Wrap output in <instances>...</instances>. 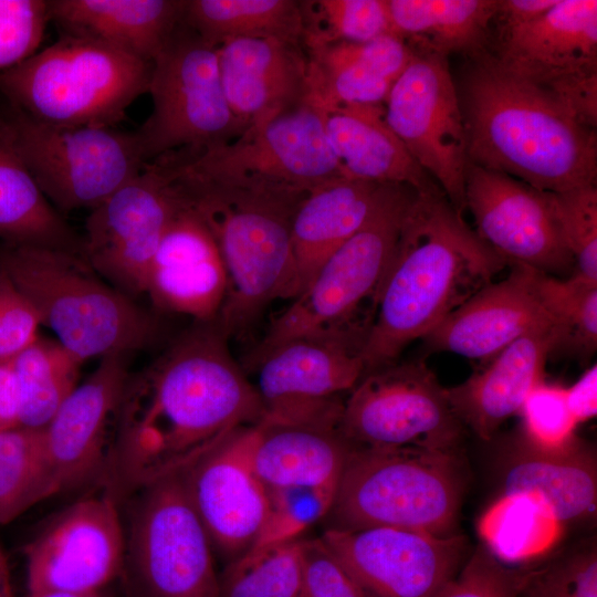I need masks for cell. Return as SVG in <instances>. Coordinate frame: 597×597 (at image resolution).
I'll return each instance as SVG.
<instances>
[{"mask_svg": "<svg viewBox=\"0 0 597 597\" xmlns=\"http://www.w3.org/2000/svg\"><path fill=\"white\" fill-rule=\"evenodd\" d=\"M263 405L216 321L195 322L128 377L106 471L116 499L181 473L232 431L258 423Z\"/></svg>", "mask_w": 597, "mask_h": 597, "instance_id": "cell-1", "label": "cell"}, {"mask_svg": "<svg viewBox=\"0 0 597 597\" xmlns=\"http://www.w3.org/2000/svg\"><path fill=\"white\" fill-rule=\"evenodd\" d=\"M505 266L441 189L416 191L373 303L360 350L365 371L396 362Z\"/></svg>", "mask_w": 597, "mask_h": 597, "instance_id": "cell-2", "label": "cell"}, {"mask_svg": "<svg viewBox=\"0 0 597 597\" xmlns=\"http://www.w3.org/2000/svg\"><path fill=\"white\" fill-rule=\"evenodd\" d=\"M465 59L455 85L468 163L548 192L596 184L597 128L502 70L486 52Z\"/></svg>", "mask_w": 597, "mask_h": 597, "instance_id": "cell-3", "label": "cell"}, {"mask_svg": "<svg viewBox=\"0 0 597 597\" xmlns=\"http://www.w3.org/2000/svg\"><path fill=\"white\" fill-rule=\"evenodd\" d=\"M0 270L31 303L40 324L82 362L127 356L158 336L155 316L104 280L80 253L6 243Z\"/></svg>", "mask_w": 597, "mask_h": 597, "instance_id": "cell-4", "label": "cell"}, {"mask_svg": "<svg viewBox=\"0 0 597 597\" xmlns=\"http://www.w3.org/2000/svg\"><path fill=\"white\" fill-rule=\"evenodd\" d=\"M212 233L228 280L217 324L229 337L247 334L268 305L289 298L291 223L305 197L241 188L181 187Z\"/></svg>", "mask_w": 597, "mask_h": 597, "instance_id": "cell-5", "label": "cell"}, {"mask_svg": "<svg viewBox=\"0 0 597 597\" xmlns=\"http://www.w3.org/2000/svg\"><path fill=\"white\" fill-rule=\"evenodd\" d=\"M153 62L101 42L61 35L18 66L0 73L8 107L56 126L116 127L148 92Z\"/></svg>", "mask_w": 597, "mask_h": 597, "instance_id": "cell-6", "label": "cell"}, {"mask_svg": "<svg viewBox=\"0 0 597 597\" xmlns=\"http://www.w3.org/2000/svg\"><path fill=\"white\" fill-rule=\"evenodd\" d=\"M464 480L460 452L353 449L326 515L327 528L454 534Z\"/></svg>", "mask_w": 597, "mask_h": 597, "instance_id": "cell-7", "label": "cell"}, {"mask_svg": "<svg viewBox=\"0 0 597 597\" xmlns=\"http://www.w3.org/2000/svg\"><path fill=\"white\" fill-rule=\"evenodd\" d=\"M326 109L307 97L248 127L233 140L192 157L165 156L188 187L241 188L306 195L345 177L326 133Z\"/></svg>", "mask_w": 597, "mask_h": 597, "instance_id": "cell-8", "label": "cell"}, {"mask_svg": "<svg viewBox=\"0 0 597 597\" xmlns=\"http://www.w3.org/2000/svg\"><path fill=\"white\" fill-rule=\"evenodd\" d=\"M417 190L391 185L374 213L320 268L306 289L272 320L250 364L293 338L359 336L360 306L375 296L392 260L406 211Z\"/></svg>", "mask_w": 597, "mask_h": 597, "instance_id": "cell-9", "label": "cell"}, {"mask_svg": "<svg viewBox=\"0 0 597 597\" xmlns=\"http://www.w3.org/2000/svg\"><path fill=\"white\" fill-rule=\"evenodd\" d=\"M217 49L180 21L154 59L147 92L153 111L135 130L147 163L192 157L247 129L224 96Z\"/></svg>", "mask_w": 597, "mask_h": 597, "instance_id": "cell-10", "label": "cell"}, {"mask_svg": "<svg viewBox=\"0 0 597 597\" xmlns=\"http://www.w3.org/2000/svg\"><path fill=\"white\" fill-rule=\"evenodd\" d=\"M2 117L17 153L59 212L92 210L147 164L135 130L50 125L10 107Z\"/></svg>", "mask_w": 597, "mask_h": 597, "instance_id": "cell-11", "label": "cell"}, {"mask_svg": "<svg viewBox=\"0 0 597 597\" xmlns=\"http://www.w3.org/2000/svg\"><path fill=\"white\" fill-rule=\"evenodd\" d=\"M485 52L502 70L597 128L596 0H558L538 19L492 33Z\"/></svg>", "mask_w": 597, "mask_h": 597, "instance_id": "cell-12", "label": "cell"}, {"mask_svg": "<svg viewBox=\"0 0 597 597\" xmlns=\"http://www.w3.org/2000/svg\"><path fill=\"white\" fill-rule=\"evenodd\" d=\"M337 429L353 449L459 452L463 425L423 362L396 360L363 374L343 400Z\"/></svg>", "mask_w": 597, "mask_h": 597, "instance_id": "cell-13", "label": "cell"}, {"mask_svg": "<svg viewBox=\"0 0 597 597\" xmlns=\"http://www.w3.org/2000/svg\"><path fill=\"white\" fill-rule=\"evenodd\" d=\"M139 492L127 561L139 597H219L213 549L181 473Z\"/></svg>", "mask_w": 597, "mask_h": 597, "instance_id": "cell-14", "label": "cell"}, {"mask_svg": "<svg viewBox=\"0 0 597 597\" xmlns=\"http://www.w3.org/2000/svg\"><path fill=\"white\" fill-rule=\"evenodd\" d=\"M384 107L390 129L462 216L468 140L449 59L415 51Z\"/></svg>", "mask_w": 597, "mask_h": 597, "instance_id": "cell-15", "label": "cell"}, {"mask_svg": "<svg viewBox=\"0 0 597 597\" xmlns=\"http://www.w3.org/2000/svg\"><path fill=\"white\" fill-rule=\"evenodd\" d=\"M186 199L159 159L93 208L85 222L82 255L127 295L144 293L153 256Z\"/></svg>", "mask_w": 597, "mask_h": 597, "instance_id": "cell-16", "label": "cell"}, {"mask_svg": "<svg viewBox=\"0 0 597 597\" xmlns=\"http://www.w3.org/2000/svg\"><path fill=\"white\" fill-rule=\"evenodd\" d=\"M362 345L358 336L300 337L251 362L261 420L337 427L343 395L365 371Z\"/></svg>", "mask_w": 597, "mask_h": 597, "instance_id": "cell-17", "label": "cell"}, {"mask_svg": "<svg viewBox=\"0 0 597 597\" xmlns=\"http://www.w3.org/2000/svg\"><path fill=\"white\" fill-rule=\"evenodd\" d=\"M321 538L367 597H433L468 549L460 534L395 527L326 528Z\"/></svg>", "mask_w": 597, "mask_h": 597, "instance_id": "cell-18", "label": "cell"}, {"mask_svg": "<svg viewBox=\"0 0 597 597\" xmlns=\"http://www.w3.org/2000/svg\"><path fill=\"white\" fill-rule=\"evenodd\" d=\"M125 546L117 499L83 498L27 545L28 591L98 593L121 572Z\"/></svg>", "mask_w": 597, "mask_h": 597, "instance_id": "cell-19", "label": "cell"}, {"mask_svg": "<svg viewBox=\"0 0 597 597\" xmlns=\"http://www.w3.org/2000/svg\"><path fill=\"white\" fill-rule=\"evenodd\" d=\"M464 200L474 231L507 265L553 276L575 268L547 191L468 163Z\"/></svg>", "mask_w": 597, "mask_h": 597, "instance_id": "cell-20", "label": "cell"}, {"mask_svg": "<svg viewBox=\"0 0 597 597\" xmlns=\"http://www.w3.org/2000/svg\"><path fill=\"white\" fill-rule=\"evenodd\" d=\"M256 434V423L241 427L181 472L213 553L226 564L255 545L268 517V490L252 465Z\"/></svg>", "mask_w": 597, "mask_h": 597, "instance_id": "cell-21", "label": "cell"}, {"mask_svg": "<svg viewBox=\"0 0 597 597\" xmlns=\"http://www.w3.org/2000/svg\"><path fill=\"white\" fill-rule=\"evenodd\" d=\"M126 355L101 358L96 369L43 427L55 493L75 489L108 469L128 370Z\"/></svg>", "mask_w": 597, "mask_h": 597, "instance_id": "cell-22", "label": "cell"}, {"mask_svg": "<svg viewBox=\"0 0 597 597\" xmlns=\"http://www.w3.org/2000/svg\"><path fill=\"white\" fill-rule=\"evenodd\" d=\"M227 289V273L216 240L200 216L186 203L153 256L144 294L159 311L186 315L193 322H212L222 307Z\"/></svg>", "mask_w": 597, "mask_h": 597, "instance_id": "cell-23", "label": "cell"}, {"mask_svg": "<svg viewBox=\"0 0 597 597\" xmlns=\"http://www.w3.org/2000/svg\"><path fill=\"white\" fill-rule=\"evenodd\" d=\"M509 266L503 280L483 286L422 338L430 349L485 363L527 332L553 324L536 292V270Z\"/></svg>", "mask_w": 597, "mask_h": 597, "instance_id": "cell-24", "label": "cell"}, {"mask_svg": "<svg viewBox=\"0 0 597 597\" xmlns=\"http://www.w3.org/2000/svg\"><path fill=\"white\" fill-rule=\"evenodd\" d=\"M217 51L224 96L247 128L306 98L308 56L300 43L241 38L223 42Z\"/></svg>", "mask_w": 597, "mask_h": 597, "instance_id": "cell-25", "label": "cell"}, {"mask_svg": "<svg viewBox=\"0 0 597 597\" xmlns=\"http://www.w3.org/2000/svg\"><path fill=\"white\" fill-rule=\"evenodd\" d=\"M556 348L553 324L534 328L485 362L468 379L446 388L449 404L463 427L482 440L492 439L544 380L546 362Z\"/></svg>", "mask_w": 597, "mask_h": 597, "instance_id": "cell-26", "label": "cell"}, {"mask_svg": "<svg viewBox=\"0 0 597 597\" xmlns=\"http://www.w3.org/2000/svg\"><path fill=\"white\" fill-rule=\"evenodd\" d=\"M391 185L396 184L339 177L305 195L291 223L290 300L300 295L324 262L362 228Z\"/></svg>", "mask_w": 597, "mask_h": 597, "instance_id": "cell-27", "label": "cell"}, {"mask_svg": "<svg viewBox=\"0 0 597 597\" xmlns=\"http://www.w3.org/2000/svg\"><path fill=\"white\" fill-rule=\"evenodd\" d=\"M307 98L326 111L349 104L384 105L415 51L386 34L367 42L305 41Z\"/></svg>", "mask_w": 597, "mask_h": 597, "instance_id": "cell-28", "label": "cell"}, {"mask_svg": "<svg viewBox=\"0 0 597 597\" xmlns=\"http://www.w3.org/2000/svg\"><path fill=\"white\" fill-rule=\"evenodd\" d=\"M504 496H525L559 524L585 519L596 510L597 465L583 440L542 449L519 438L503 473Z\"/></svg>", "mask_w": 597, "mask_h": 597, "instance_id": "cell-29", "label": "cell"}, {"mask_svg": "<svg viewBox=\"0 0 597 597\" xmlns=\"http://www.w3.org/2000/svg\"><path fill=\"white\" fill-rule=\"evenodd\" d=\"M185 0H49L61 35L85 38L153 62L182 19Z\"/></svg>", "mask_w": 597, "mask_h": 597, "instance_id": "cell-30", "label": "cell"}, {"mask_svg": "<svg viewBox=\"0 0 597 597\" xmlns=\"http://www.w3.org/2000/svg\"><path fill=\"white\" fill-rule=\"evenodd\" d=\"M253 469L266 489H335L353 448L336 426L261 420Z\"/></svg>", "mask_w": 597, "mask_h": 597, "instance_id": "cell-31", "label": "cell"}, {"mask_svg": "<svg viewBox=\"0 0 597 597\" xmlns=\"http://www.w3.org/2000/svg\"><path fill=\"white\" fill-rule=\"evenodd\" d=\"M326 133L345 177L440 189L385 119L384 105L349 104L326 111Z\"/></svg>", "mask_w": 597, "mask_h": 597, "instance_id": "cell-32", "label": "cell"}, {"mask_svg": "<svg viewBox=\"0 0 597 597\" xmlns=\"http://www.w3.org/2000/svg\"><path fill=\"white\" fill-rule=\"evenodd\" d=\"M498 0H387L390 32L413 51L448 57L486 51Z\"/></svg>", "mask_w": 597, "mask_h": 597, "instance_id": "cell-33", "label": "cell"}, {"mask_svg": "<svg viewBox=\"0 0 597 597\" xmlns=\"http://www.w3.org/2000/svg\"><path fill=\"white\" fill-rule=\"evenodd\" d=\"M0 238L82 254V240L41 192L17 153L0 112Z\"/></svg>", "mask_w": 597, "mask_h": 597, "instance_id": "cell-34", "label": "cell"}, {"mask_svg": "<svg viewBox=\"0 0 597 597\" xmlns=\"http://www.w3.org/2000/svg\"><path fill=\"white\" fill-rule=\"evenodd\" d=\"M181 21L216 48L241 38L302 44L307 33L303 2L294 0H185Z\"/></svg>", "mask_w": 597, "mask_h": 597, "instance_id": "cell-35", "label": "cell"}, {"mask_svg": "<svg viewBox=\"0 0 597 597\" xmlns=\"http://www.w3.org/2000/svg\"><path fill=\"white\" fill-rule=\"evenodd\" d=\"M20 399V426L43 428L76 388L83 362L56 339L36 336L7 359Z\"/></svg>", "mask_w": 597, "mask_h": 597, "instance_id": "cell-36", "label": "cell"}, {"mask_svg": "<svg viewBox=\"0 0 597 597\" xmlns=\"http://www.w3.org/2000/svg\"><path fill=\"white\" fill-rule=\"evenodd\" d=\"M56 494L43 428L17 427L0 432V524Z\"/></svg>", "mask_w": 597, "mask_h": 597, "instance_id": "cell-37", "label": "cell"}, {"mask_svg": "<svg viewBox=\"0 0 597 597\" xmlns=\"http://www.w3.org/2000/svg\"><path fill=\"white\" fill-rule=\"evenodd\" d=\"M302 575V540L255 546L226 564L219 597H298Z\"/></svg>", "mask_w": 597, "mask_h": 597, "instance_id": "cell-38", "label": "cell"}, {"mask_svg": "<svg viewBox=\"0 0 597 597\" xmlns=\"http://www.w3.org/2000/svg\"><path fill=\"white\" fill-rule=\"evenodd\" d=\"M540 301L557 334L556 350H568L582 358L597 347V281L576 272L559 277L536 271Z\"/></svg>", "mask_w": 597, "mask_h": 597, "instance_id": "cell-39", "label": "cell"}, {"mask_svg": "<svg viewBox=\"0 0 597 597\" xmlns=\"http://www.w3.org/2000/svg\"><path fill=\"white\" fill-rule=\"evenodd\" d=\"M558 525L535 501L503 496L485 514L482 532L496 557L523 559L545 549L556 538Z\"/></svg>", "mask_w": 597, "mask_h": 597, "instance_id": "cell-40", "label": "cell"}, {"mask_svg": "<svg viewBox=\"0 0 597 597\" xmlns=\"http://www.w3.org/2000/svg\"><path fill=\"white\" fill-rule=\"evenodd\" d=\"M307 2L305 41L367 42L391 34L387 0H320ZM304 41V42H305Z\"/></svg>", "mask_w": 597, "mask_h": 597, "instance_id": "cell-41", "label": "cell"}, {"mask_svg": "<svg viewBox=\"0 0 597 597\" xmlns=\"http://www.w3.org/2000/svg\"><path fill=\"white\" fill-rule=\"evenodd\" d=\"M548 198L575 272L597 281V184L548 192Z\"/></svg>", "mask_w": 597, "mask_h": 597, "instance_id": "cell-42", "label": "cell"}, {"mask_svg": "<svg viewBox=\"0 0 597 597\" xmlns=\"http://www.w3.org/2000/svg\"><path fill=\"white\" fill-rule=\"evenodd\" d=\"M269 512L255 546L298 540V536L324 519L334 502L335 489H266Z\"/></svg>", "mask_w": 597, "mask_h": 597, "instance_id": "cell-43", "label": "cell"}, {"mask_svg": "<svg viewBox=\"0 0 597 597\" xmlns=\"http://www.w3.org/2000/svg\"><path fill=\"white\" fill-rule=\"evenodd\" d=\"M520 438L542 449H557L575 441L577 422L570 415L565 387L542 380L527 396L519 413Z\"/></svg>", "mask_w": 597, "mask_h": 597, "instance_id": "cell-44", "label": "cell"}, {"mask_svg": "<svg viewBox=\"0 0 597 597\" xmlns=\"http://www.w3.org/2000/svg\"><path fill=\"white\" fill-rule=\"evenodd\" d=\"M49 21V0H0V73L39 51Z\"/></svg>", "mask_w": 597, "mask_h": 597, "instance_id": "cell-45", "label": "cell"}, {"mask_svg": "<svg viewBox=\"0 0 597 597\" xmlns=\"http://www.w3.org/2000/svg\"><path fill=\"white\" fill-rule=\"evenodd\" d=\"M519 597H597L596 549H578L527 576Z\"/></svg>", "mask_w": 597, "mask_h": 597, "instance_id": "cell-46", "label": "cell"}, {"mask_svg": "<svg viewBox=\"0 0 597 597\" xmlns=\"http://www.w3.org/2000/svg\"><path fill=\"white\" fill-rule=\"evenodd\" d=\"M522 579L489 547L479 546L433 597H519Z\"/></svg>", "mask_w": 597, "mask_h": 597, "instance_id": "cell-47", "label": "cell"}, {"mask_svg": "<svg viewBox=\"0 0 597 597\" xmlns=\"http://www.w3.org/2000/svg\"><path fill=\"white\" fill-rule=\"evenodd\" d=\"M303 575L298 597H367L323 540H302Z\"/></svg>", "mask_w": 597, "mask_h": 597, "instance_id": "cell-48", "label": "cell"}, {"mask_svg": "<svg viewBox=\"0 0 597 597\" xmlns=\"http://www.w3.org/2000/svg\"><path fill=\"white\" fill-rule=\"evenodd\" d=\"M40 325L31 303L0 270V362L34 341Z\"/></svg>", "mask_w": 597, "mask_h": 597, "instance_id": "cell-49", "label": "cell"}, {"mask_svg": "<svg viewBox=\"0 0 597 597\" xmlns=\"http://www.w3.org/2000/svg\"><path fill=\"white\" fill-rule=\"evenodd\" d=\"M558 0H498L491 34L527 24L553 8ZM491 36V35H490Z\"/></svg>", "mask_w": 597, "mask_h": 597, "instance_id": "cell-50", "label": "cell"}, {"mask_svg": "<svg viewBox=\"0 0 597 597\" xmlns=\"http://www.w3.org/2000/svg\"><path fill=\"white\" fill-rule=\"evenodd\" d=\"M567 408L577 422H585L597 413V366L587 368L569 387H565Z\"/></svg>", "mask_w": 597, "mask_h": 597, "instance_id": "cell-51", "label": "cell"}, {"mask_svg": "<svg viewBox=\"0 0 597 597\" xmlns=\"http://www.w3.org/2000/svg\"><path fill=\"white\" fill-rule=\"evenodd\" d=\"M20 427V399L14 375L7 360L0 362V432Z\"/></svg>", "mask_w": 597, "mask_h": 597, "instance_id": "cell-52", "label": "cell"}, {"mask_svg": "<svg viewBox=\"0 0 597 597\" xmlns=\"http://www.w3.org/2000/svg\"><path fill=\"white\" fill-rule=\"evenodd\" d=\"M0 597H13L8 557L0 545Z\"/></svg>", "mask_w": 597, "mask_h": 597, "instance_id": "cell-53", "label": "cell"}, {"mask_svg": "<svg viewBox=\"0 0 597 597\" xmlns=\"http://www.w3.org/2000/svg\"><path fill=\"white\" fill-rule=\"evenodd\" d=\"M25 597H101L100 593L34 591Z\"/></svg>", "mask_w": 597, "mask_h": 597, "instance_id": "cell-54", "label": "cell"}]
</instances>
